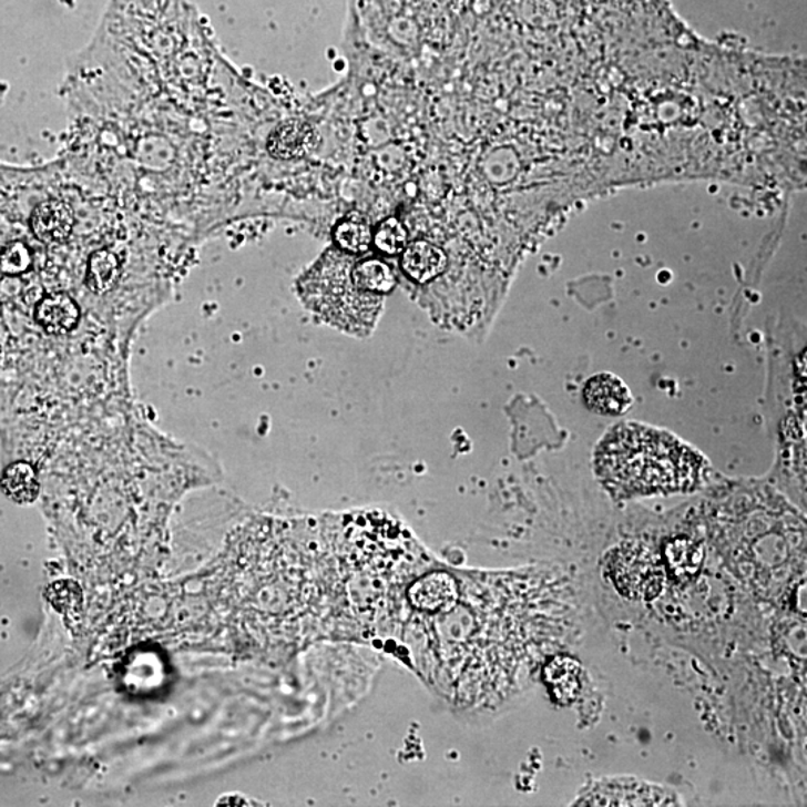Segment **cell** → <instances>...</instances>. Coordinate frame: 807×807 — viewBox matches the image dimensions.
I'll return each mask as SVG.
<instances>
[{
	"label": "cell",
	"instance_id": "6da1fadb",
	"mask_svg": "<svg viewBox=\"0 0 807 807\" xmlns=\"http://www.w3.org/2000/svg\"><path fill=\"white\" fill-rule=\"evenodd\" d=\"M702 470L688 446L641 425L613 429L596 450V473L617 497L689 491Z\"/></svg>",
	"mask_w": 807,
	"mask_h": 807
},
{
	"label": "cell",
	"instance_id": "7a4b0ae2",
	"mask_svg": "<svg viewBox=\"0 0 807 807\" xmlns=\"http://www.w3.org/2000/svg\"><path fill=\"white\" fill-rule=\"evenodd\" d=\"M355 255L330 248L299 280V294L319 319L347 334L375 329L385 298L359 290L351 278Z\"/></svg>",
	"mask_w": 807,
	"mask_h": 807
},
{
	"label": "cell",
	"instance_id": "3957f363",
	"mask_svg": "<svg viewBox=\"0 0 807 807\" xmlns=\"http://www.w3.org/2000/svg\"><path fill=\"white\" fill-rule=\"evenodd\" d=\"M609 573L617 591L631 600H654L664 586V566L650 549L625 544L609 560Z\"/></svg>",
	"mask_w": 807,
	"mask_h": 807
},
{
	"label": "cell",
	"instance_id": "277c9868",
	"mask_svg": "<svg viewBox=\"0 0 807 807\" xmlns=\"http://www.w3.org/2000/svg\"><path fill=\"white\" fill-rule=\"evenodd\" d=\"M673 794L664 789L651 787L637 780H616V783L600 784L588 796L581 798L578 805L588 806H667L677 805Z\"/></svg>",
	"mask_w": 807,
	"mask_h": 807
},
{
	"label": "cell",
	"instance_id": "5b68a950",
	"mask_svg": "<svg viewBox=\"0 0 807 807\" xmlns=\"http://www.w3.org/2000/svg\"><path fill=\"white\" fill-rule=\"evenodd\" d=\"M458 585L454 579L443 571L425 574L411 585L409 600L419 612L448 613L458 603Z\"/></svg>",
	"mask_w": 807,
	"mask_h": 807
},
{
	"label": "cell",
	"instance_id": "8992f818",
	"mask_svg": "<svg viewBox=\"0 0 807 807\" xmlns=\"http://www.w3.org/2000/svg\"><path fill=\"white\" fill-rule=\"evenodd\" d=\"M401 268L411 280L425 285V283L436 280L446 272L448 256L443 248L419 239V242L407 244V247L404 248Z\"/></svg>",
	"mask_w": 807,
	"mask_h": 807
},
{
	"label": "cell",
	"instance_id": "52a82bcc",
	"mask_svg": "<svg viewBox=\"0 0 807 807\" xmlns=\"http://www.w3.org/2000/svg\"><path fill=\"white\" fill-rule=\"evenodd\" d=\"M585 401L595 413L617 416L625 413L633 404L629 388L617 377L600 375L585 386Z\"/></svg>",
	"mask_w": 807,
	"mask_h": 807
},
{
	"label": "cell",
	"instance_id": "ba28073f",
	"mask_svg": "<svg viewBox=\"0 0 807 807\" xmlns=\"http://www.w3.org/2000/svg\"><path fill=\"white\" fill-rule=\"evenodd\" d=\"M33 234L44 243H63L74 227V214L62 201H47L32 214Z\"/></svg>",
	"mask_w": 807,
	"mask_h": 807
},
{
	"label": "cell",
	"instance_id": "9c48e42d",
	"mask_svg": "<svg viewBox=\"0 0 807 807\" xmlns=\"http://www.w3.org/2000/svg\"><path fill=\"white\" fill-rule=\"evenodd\" d=\"M35 317L47 333L62 335L71 333L79 325L80 308L71 296L53 294L40 300Z\"/></svg>",
	"mask_w": 807,
	"mask_h": 807
},
{
	"label": "cell",
	"instance_id": "30bf717a",
	"mask_svg": "<svg viewBox=\"0 0 807 807\" xmlns=\"http://www.w3.org/2000/svg\"><path fill=\"white\" fill-rule=\"evenodd\" d=\"M581 677V665L569 656H556L544 668V682L553 699L560 704H571L579 697Z\"/></svg>",
	"mask_w": 807,
	"mask_h": 807
},
{
	"label": "cell",
	"instance_id": "8fae6325",
	"mask_svg": "<svg viewBox=\"0 0 807 807\" xmlns=\"http://www.w3.org/2000/svg\"><path fill=\"white\" fill-rule=\"evenodd\" d=\"M311 127L299 120H290L278 126L268 141V152L276 159H295L303 156L310 147Z\"/></svg>",
	"mask_w": 807,
	"mask_h": 807
},
{
	"label": "cell",
	"instance_id": "7c38bea8",
	"mask_svg": "<svg viewBox=\"0 0 807 807\" xmlns=\"http://www.w3.org/2000/svg\"><path fill=\"white\" fill-rule=\"evenodd\" d=\"M351 278L359 290L367 294L385 296L392 294L397 287V276L386 262L380 259L355 261Z\"/></svg>",
	"mask_w": 807,
	"mask_h": 807
},
{
	"label": "cell",
	"instance_id": "4fadbf2b",
	"mask_svg": "<svg viewBox=\"0 0 807 807\" xmlns=\"http://www.w3.org/2000/svg\"><path fill=\"white\" fill-rule=\"evenodd\" d=\"M703 558V548L688 539H677L665 549V562L670 573L680 582H689L697 576Z\"/></svg>",
	"mask_w": 807,
	"mask_h": 807
},
{
	"label": "cell",
	"instance_id": "5bb4252c",
	"mask_svg": "<svg viewBox=\"0 0 807 807\" xmlns=\"http://www.w3.org/2000/svg\"><path fill=\"white\" fill-rule=\"evenodd\" d=\"M0 484H2L7 497L19 502V504L35 501L38 493H40V482H38L35 468L28 462H14L7 467Z\"/></svg>",
	"mask_w": 807,
	"mask_h": 807
},
{
	"label": "cell",
	"instance_id": "9a60e30c",
	"mask_svg": "<svg viewBox=\"0 0 807 807\" xmlns=\"http://www.w3.org/2000/svg\"><path fill=\"white\" fill-rule=\"evenodd\" d=\"M122 274L119 257L110 251H98L90 256L85 283L94 294L113 290Z\"/></svg>",
	"mask_w": 807,
	"mask_h": 807
},
{
	"label": "cell",
	"instance_id": "2e32d148",
	"mask_svg": "<svg viewBox=\"0 0 807 807\" xmlns=\"http://www.w3.org/2000/svg\"><path fill=\"white\" fill-rule=\"evenodd\" d=\"M334 239L340 251L349 255H359L371 247L372 229L362 218H345L335 226Z\"/></svg>",
	"mask_w": 807,
	"mask_h": 807
},
{
	"label": "cell",
	"instance_id": "e0dca14e",
	"mask_svg": "<svg viewBox=\"0 0 807 807\" xmlns=\"http://www.w3.org/2000/svg\"><path fill=\"white\" fill-rule=\"evenodd\" d=\"M372 243L385 255H398L409 244V232L398 218L389 217L372 232Z\"/></svg>",
	"mask_w": 807,
	"mask_h": 807
},
{
	"label": "cell",
	"instance_id": "ac0fdd59",
	"mask_svg": "<svg viewBox=\"0 0 807 807\" xmlns=\"http://www.w3.org/2000/svg\"><path fill=\"white\" fill-rule=\"evenodd\" d=\"M30 265H32V255L24 243L8 244L0 253V269L8 276H20V274L28 273Z\"/></svg>",
	"mask_w": 807,
	"mask_h": 807
}]
</instances>
